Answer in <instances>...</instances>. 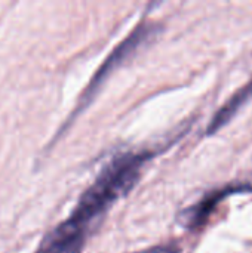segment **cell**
<instances>
[{
	"mask_svg": "<svg viewBox=\"0 0 252 253\" xmlns=\"http://www.w3.org/2000/svg\"><path fill=\"white\" fill-rule=\"evenodd\" d=\"M159 25L154 24V22H141L135 30L134 33L129 34V37H126L122 44H119L113 53L107 58V61L101 65V68L98 70V73L95 74V77L91 80L88 89L83 92V96H82V101L79 104V110H82L91 98L95 96L97 90L100 89V86L105 82V79L117 68L122 65V62L128 58H131L138 49L140 46L146 44L147 42H150L154 36H157L159 33Z\"/></svg>",
	"mask_w": 252,
	"mask_h": 253,
	"instance_id": "cell-2",
	"label": "cell"
},
{
	"mask_svg": "<svg viewBox=\"0 0 252 253\" xmlns=\"http://www.w3.org/2000/svg\"><path fill=\"white\" fill-rule=\"evenodd\" d=\"M154 151H126L116 154L82 193L71 215L58 227L73 239L86 243L100 219L140 181L141 170Z\"/></svg>",
	"mask_w": 252,
	"mask_h": 253,
	"instance_id": "cell-1",
	"label": "cell"
},
{
	"mask_svg": "<svg viewBox=\"0 0 252 253\" xmlns=\"http://www.w3.org/2000/svg\"><path fill=\"white\" fill-rule=\"evenodd\" d=\"M128 253H181V248L175 243H166V245H159V246H153L149 249Z\"/></svg>",
	"mask_w": 252,
	"mask_h": 253,
	"instance_id": "cell-5",
	"label": "cell"
},
{
	"mask_svg": "<svg viewBox=\"0 0 252 253\" xmlns=\"http://www.w3.org/2000/svg\"><path fill=\"white\" fill-rule=\"evenodd\" d=\"M252 96V80L245 84L244 87H241L214 116L211 125L208 126V133H215L217 130H220L221 127H224L232 119L233 116L242 108V105H245L248 102V99Z\"/></svg>",
	"mask_w": 252,
	"mask_h": 253,
	"instance_id": "cell-4",
	"label": "cell"
},
{
	"mask_svg": "<svg viewBox=\"0 0 252 253\" xmlns=\"http://www.w3.org/2000/svg\"><path fill=\"white\" fill-rule=\"evenodd\" d=\"M247 188H248L247 185H233V187L221 188L218 191H212V193L206 194L202 200H199L198 203H195L180 212V215L177 218L178 224L187 230H195V228L202 227L206 222V219L209 218V215L212 213V211L217 208V205L223 199H226L229 194L244 191Z\"/></svg>",
	"mask_w": 252,
	"mask_h": 253,
	"instance_id": "cell-3",
	"label": "cell"
}]
</instances>
